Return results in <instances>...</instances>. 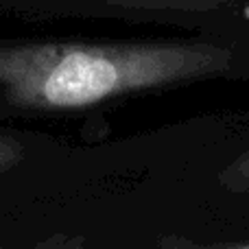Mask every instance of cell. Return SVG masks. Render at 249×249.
<instances>
[{"label":"cell","mask_w":249,"mask_h":249,"mask_svg":"<svg viewBox=\"0 0 249 249\" xmlns=\"http://www.w3.org/2000/svg\"><path fill=\"white\" fill-rule=\"evenodd\" d=\"M234 53L216 44H0V101L26 112H72L118 96L225 77Z\"/></svg>","instance_id":"cell-1"},{"label":"cell","mask_w":249,"mask_h":249,"mask_svg":"<svg viewBox=\"0 0 249 249\" xmlns=\"http://www.w3.org/2000/svg\"><path fill=\"white\" fill-rule=\"evenodd\" d=\"M109 7L131 9V11H155V13H212L247 4L249 0H92Z\"/></svg>","instance_id":"cell-2"},{"label":"cell","mask_w":249,"mask_h":249,"mask_svg":"<svg viewBox=\"0 0 249 249\" xmlns=\"http://www.w3.org/2000/svg\"><path fill=\"white\" fill-rule=\"evenodd\" d=\"M219 181L232 193L249 195V151L241 153L232 164L221 171Z\"/></svg>","instance_id":"cell-3"}]
</instances>
